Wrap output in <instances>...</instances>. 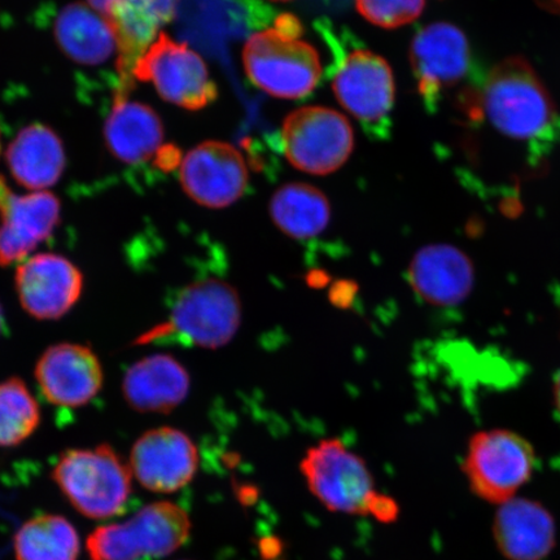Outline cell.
<instances>
[{"instance_id":"obj_21","label":"cell","mask_w":560,"mask_h":560,"mask_svg":"<svg viewBox=\"0 0 560 560\" xmlns=\"http://www.w3.org/2000/svg\"><path fill=\"white\" fill-rule=\"evenodd\" d=\"M104 138L114 156L126 164H139L164 149V126L150 105L116 94L114 108L105 120Z\"/></svg>"},{"instance_id":"obj_26","label":"cell","mask_w":560,"mask_h":560,"mask_svg":"<svg viewBox=\"0 0 560 560\" xmlns=\"http://www.w3.org/2000/svg\"><path fill=\"white\" fill-rule=\"evenodd\" d=\"M40 424L39 404L19 377L0 383V447L18 446Z\"/></svg>"},{"instance_id":"obj_28","label":"cell","mask_w":560,"mask_h":560,"mask_svg":"<svg viewBox=\"0 0 560 560\" xmlns=\"http://www.w3.org/2000/svg\"><path fill=\"white\" fill-rule=\"evenodd\" d=\"M536 2L540 4L544 10L560 16V0H536Z\"/></svg>"},{"instance_id":"obj_25","label":"cell","mask_w":560,"mask_h":560,"mask_svg":"<svg viewBox=\"0 0 560 560\" xmlns=\"http://www.w3.org/2000/svg\"><path fill=\"white\" fill-rule=\"evenodd\" d=\"M15 551L18 560H77L80 538L65 517L38 516L18 532Z\"/></svg>"},{"instance_id":"obj_1","label":"cell","mask_w":560,"mask_h":560,"mask_svg":"<svg viewBox=\"0 0 560 560\" xmlns=\"http://www.w3.org/2000/svg\"><path fill=\"white\" fill-rule=\"evenodd\" d=\"M479 107L501 135L517 142L541 150L556 138V103L522 56H511L490 70Z\"/></svg>"},{"instance_id":"obj_30","label":"cell","mask_w":560,"mask_h":560,"mask_svg":"<svg viewBox=\"0 0 560 560\" xmlns=\"http://www.w3.org/2000/svg\"><path fill=\"white\" fill-rule=\"evenodd\" d=\"M555 400H556L557 409L560 415V371H559V374L556 376V382H555Z\"/></svg>"},{"instance_id":"obj_24","label":"cell","mask_w":560,"mask_h":560,"mask_svg":"<svg viewBox=\"0 0 560 560\" xmlns=\"http://www.w3.org/2000/svg\"><path fill=\"white\" fill-rule=\"evenodd\" d=\"M270 215L287 236L310 241L327 229L331 206L324 192L306 184L285 185L272 196Z\"/></svg>"},{"instance_id":"obj_4","label":"cell","mask_w":560,"mask_h":560,"mask_svg":"<svg viewBox=\"0 0 560 560\" xmlns=\"http://www.w3.org/2000/svg\"><path fill=\"white\" fill-rule=\"evenodd\" d=\"M130 466L109 445L62 453L52 478L74 509L90 520L121 514L131 493Z\"/></svg>"},{"instance_id":"obj_2","label":"cell","mask_w":560,"mask_h":560,"mask_svg":"<svg viewBox=\"0 0 560 560\" xmlns=\"http://www.w3.org/2000/svg\"><path fill=\"white\" fill-rule=\"evenodd\" d=\"M303 26L292 15L279 16L275 27L250 35L243 50L245 73L266 94L300 100L317 88L322 77L318 51L300 39Z\"/></svg>"},{"instance_id":"obj_12","label":"cell","mask_w":560,"mask_h":560,"mask_svg":"<svg viewBox=\"0 0 560 560\" xmlns=\"http://www.w3.org/2000/svg\"><path fill=\"white\" fill-rule=\"evenodd\" d=\"M179 179L199 206L221 209L234 205L247 191L249 174L235 147L209 140L182 160Z\"/></svg>"},{"instance_id":"obj_22","label":"cell","mask_w":560,"mask_h":560,"mask_svg":"<svg viewBox=\"0 0 560 560\" xmlns=\"http://www.w3.org/2000/svg\"><path fill=\"white\" fill-rule=\"evenodd\" d=\"M5 159L13 179L34 192L58 184L66 167L61 139L40 124L21 130L9 145Z\"/></svg>"},{"instance_id":"obj_33","label":"cell","mask_w":560,"mask_h":560,"mask_svg":"<svg viewBox=\"0 0 560 560\" xmlns=\"http://www.w3.org/2000/svg\"><path fill=\"white\" fill-rule=\"evenodd\" d=\"M0 150H2V145H0Z\"/></svg>"},{"instance_id":"obj_13","label":"cell","mask_w":560,"mask_h":560,"mask_svg":"<svg viewBox=\"0 0 560 560\" xmlns=\"http://www.w3.org/2000/svg\"><path fill=\"white\" fill-rule=\"evenodd\" d=\"M82 271L67 257L39 254L18 266L15 289L23 310L34 319L56 320L79 303L83 292Z\"/></svg>"},{"instance_id":"obj_14","label":"cell","mask_w":560,"mask_h":560,"mask_svg":"<svg viewBox=\"0 0 560 560\" xmlns=\"http://www.w3.org/2000/svg\"><path fill=\"white\" fill-rule=\"evenodd\" d=\"M129 466L140 486L156 493H173L194 479L199 453L185 432L160 427L136 441Z\"/></svg>"},{"instance_id":"obj_15","label":"cell","mask_w":560,"mask_h":560,"mask_svg":"<svg viewBox=\"0 0 560 560\" xmlns=\"http://www.w3.org/2000/svg\"><path fill=\"white\" fill-rule=\"evenodd\" d=\"M42 395L60 408H81L100 394L104 371L94 350L60 342L45 350L34 370Z\"/></svg>"},{"instance_id":"obj_18","label":"cell","mask_w":560,"mask_h":560,"mask_svg":"<svg viewBox=\"0 0 560 560\" xmlns=\"http://www.w3.org/2000/svg\"><path fill=\"white\" fill-rule=\"evenodd\" d=\"M408 275L417 295L436 306L464 303L475 283L470 257L450 244H432L419 249Z\"/></svg>"},{"instance_id":"obj_20","label":"cell","mask_w":560,"mask_h":560,"mask_svg":"<svg viewBox=\"0 0 560 560\" xmlns=\"http://www.w3.org/2000/svg\"><path fill=\"white\" fill-rule=\"evenodd\" d=\"M493 534L509 560H544L556 545V523L549 511L536 501L515 497L497 511Z\"/></svg>"},{"instance_id":"obj_23","label":"cell","mask_w":560,"mask_h":560,"mask_svg":"<svg viewBox=\"0 0 560 560\" xmlns=\"http://www.w3.org/2000/svg\"><path fill=\"white\" fill-rule=\"evenodd\" d=\"M54 35L70 60L101 66L117 52V39L107 19L83 3L68 4L55 20Z\"/></svg>"},{"instance_id":"obj_9","label":"cell","mask_w":560,"mask_h":560,"mask_svg":"<svg viewBox=\"0 0 560 560\" xmlns=\"http://www.w3.org/2000/svg\"><path fill=\"white\" fill-rule=\"evenodd\" d=\"M135 80L151 82L165 102L188 110L206 108L219 96L200 55L163 32L137 62Z\"/></svg>"},{"instance_id":"obj_16","label":"cell","mask_w":560,"mask_h":560,"mask_svg":"<svg viewBox=\"0 0 560 560\" xmlns=\"http://www.w3.org/2000/svg\"><path fill=\"white\" fill-rule=\"evenodd\" d=\"M179 0H114L105 19L117 39V72L120 89L129 95L135 85V68L140 58L170 24Z\"/></svg>"},{"instance_id":"obj_29","label":"cell","mask_w":560,"mask_h":560,"mask_svg":"<svg viewBox=\"0 0 560 560\" xmlns=\"http://www.w3.org/2000/svg\"><path fill=\"white\" fill-rule=\"evenodd\" d=\"M12 194L11 188L7 185L5 179L0 175V206L9 199V196Z\"/></svg>"},{"instance_id":"obj_27","label":"cell","mask_w":560,"mask_h":560,"mask_svg":"<svg viewBox=\"0 0 560 560\" xmlns=\"http://www.w3.org/2000/svg\"><path fill=\"white\" fill-rule=\"evenodd\" d=\"M424 5L425 0H355L361 15L384 30L412 23L423 12Z\"/></svg>"},{"instance_id":"obj_32","label":"cell","mask_w":560,"mask_h":560,"mask_svg":"<svg viewBox=\"0 0 560 560\" xmlns=\"http://www.w3.org/2000/svg\"><path fill=\"white\" fill-rule=\"evenodd\" d=\"M271 2H291V0H271Z\"/></svg>"},{"instance_id":"obj_11","label":"cell","mask_w":560,"mask_h":560,"mask_svg":"<svg viewBox=\"0 0 560 560\" xmlns=\"http://www.w3.org/2000/svg\"><path fill=\"white\" fill-rule=\"evenodd\" d=\"M410 65L427 107L435 109L446 93L467 81L472 58L459 27L435 23L419 31L411 42Z\"/></svg>"},{"instance_id":"obj_8","label":"cell","mask_w":560,"mask_h":560,"mask_svg":"<svg viewBox=\"0 0 560 560\" xmlns=\"http://www.w3.org/2000/svg\"><path fill=\"white\" fill-rule=\"evenodd\" d=\"M536 465L534 446L509 430L476 433L468 443L464 470L472 492L502 505L530 479Z\"/></svg>"},{"instance_id":"obj_3","label":"cell","mask_w":560,"mask_h":560,"mask_svg":"<svg viewBox=\"0 0 560 560\" xmlns=\"http://www.w3.org/2000/svg\"><path fill=\"white\" fill-rule=\"evenodd\" d=\"M241 322V298L233 285L221 279L198 280L179 292L166 319L140 335L137 345L166 341L217 349L233 340Z\"/></svg>"},{"instance_id":"obj_19","label":"cell","mask_w":560,"mask_h":560,"mask_svg":"<svg viewBox=\"0 0 560 560\" xmlns=\"http://www.w3.org/2000/svg\"><path fill=\"white\" fill-rule=\"evenodd\" d=\"M190 374L170 354L144 357L125 374L122 394L130 408L147 415H167L190 394Z\"/></svg>"},{"instance_id":"obj_31","label":"cell","mask_w":560,"mask_h":560,"mask_svg":"<svg viewBox=\"0 0 560 560\" xmlns=\"http://www.w3.org/2000/svg\"><path fill=\"white\" fill-rule=\"evenodd\" d=\"M3 328H4V312H3L2 304H0V334L3 332Z\"/></svg>"},{"instance_id":"obj_10","label":"cell","mask_w":560,"mask_h":560,"mask_svg":"<svg viewBox=\"0 0 560 560\" xmlns=\"http://www.w3.org/2000/svg\"><path fill=\"white\" fill-rule=\"evenodd\" d=\"M284 155L299 171L326 175L346 164L353 151L352 126L331 108L304 107L285 118Z\"/></svg>"},{"instance_id":"obj_5","label":"cell","mask_w":560,"mask_h":560,"mask_svg":"<svg viewBox=\"0 0 560 560\" xmlns=\"http://www.w3.org/2000/svg\"><path fill=\"white\" fill-rule=\"evenodd\" d=\"M325 32L335 56L332 90L336 97L370 136H387L395 103V80L388 62L363 48L348 50L340 38Z\"/></svg>"},{"instance_id":"obj_17","label":"cell","mask_w":560,"mask_h":560,"mask_svg":"<svg viewBox=\"0 0 560 560\" xmlns=\"http://www.w3.org/2000/svg\"><path fill=\"white\" fill-rule=\"evenodd\" d=\"M60 210V201L51 192H12L0 206V266L9 268L30 258L58 228Z\"/></svg>"},{"instance_id":"obj_7","label":"cell","mask_w":560,"mask_h":560,"mask_svg":"<svg viewBox=\"0 0 560 560\" xmlns=\"http://www.w3.org/2000/svg\"><path fill=\"white\" fill-rule=\"evenodd\" d=\"M301 472L314 497L335 513L374 514L382 497L375 492L365 460L336 439L312 446L301 462Z\"/></svg>"},{"instance_id":"obj_6","label":"cell","mask_w":560,"mask_h":560,"mask_svg":"<svg viewBox=\"0 0 560 560\" xmlns=\"http://www.w3.org/2000/svg\"><path fill=\"white\" fill-rule=\"evenodd\" d=\"M191 521L172 502L145 506L128 522L105 525L88 538L91 560H152L171 556L190 536Z\"/></svg>"}]
</instances>
